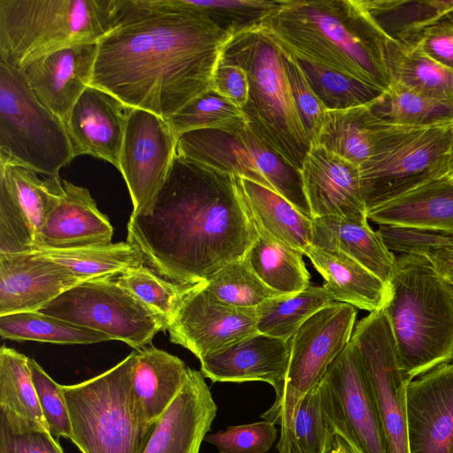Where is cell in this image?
I'll return each instance as SVG.
<instances>
[{
	"label": "cell",
	"instance_id": "cell-25",
	"mask_svg": "<svg viewBox=\"0 0 453 453\" xmlns=\"http://www.w3.org/2000/svg\"><path fill=\"white\" fill-rule=\"evenodd\" d=\"M415 128L385 121L375 114L370 104L326 111L319 134L312 143L360 166Z\"/></svg>",
	"mask_w": 453,
	"mask_h": 453
},
{
	"label": "cell",
	"instance_id": "cell-23",
	"mask_svg": "<svg viewBox=\"0 0 453 453\" xmlns=\"http://www.w3.org/2000/svg\"><path fill=\"white\" fill-rule=\"evenodd\" d=\"M216 414L204 376L188 367L182 388L158 419L143 453H199Z\"/></svg>",
	"mask_w": 453,
	"mask_h": 453
},
{
	"label": "cell",
	"instance_id": "cell-31",
	"mask_svg": "<svg viewBox=\"0 0 453 453\" xmlns=\"http://www.w3.org/2000/svg\"><path fill=\"white\" fill-rule=\"evenodd\" d=\"M235 176L257 227L304 255L311 245L312 219L273 189Z\"/></svg>",
	"mask_w": 453,
	"mask_h": 453
},
{
	"label": "cell",
	"instance_id": "cell-36",
	"mask_svg": "<svg viewBox=\"0 0 453 453\" xmlns=\"http://www.w3.org/2000/svg\"><path fill=\"white\" fill-rule=\"evenodd\" d=\"M334 302L323 286L310 284L299 293L275 297L257 307V329L261 334L290 340L307 319Z\"/></svg>",
	"mask_w": 453,
	"mask_h": 453
},
{
	"label": "cell",
	"instance_id": "cell-5",
	"mask_svg": "<svg viewBox=\"0 0 453 453\" xmlns=\"http://www.w3.org/2000/svg\"><path fill=\"white\" fill-rule=\"evenodd\" d=\"M219 61L247 74L249 99L242 108L247 124L300 170L312 142L295 104L281 47L258 26L233 35Z\"/></svg>",
	"mask_w": 453,
	"mask_h": 453
},
{
	"label": "cell",
	"instance_id": "cell-40",
	"mask_svg": "<svg viewBox=\"0 0 453 453\" xmlns=\"http://www.w3.org/2000/svg\"><path fill=\"white\" fill-rule=\"evenodd\" d=\"M28 359L12 348L1 347L0 405L48 430L33 384Z\"/></svg>",
	"mask_w": 453,
	"mask_h": 453
},
{
	"label": "cell",
	"instance_id": "cell-12",
	"mask_svg": "<svg viewBox=\"0 0 453 453\" xmlns=\"http://www.w3.org/2000/svg\"><path fill=\"white\" fill-rule=\"evenodd\" d=\"M39 311L103 333L136 350L167 330L158 314L114 279L81 282Z\"/></svg>",
	"mask_w": 453,
	"mask_h": 453
},
{
	"label": "cell",
	"instance_id": "cell-35",
	"mask_svg": "<svg viewBox=\"0 0 453 453\" xmlns=\"http://www.w3.org/2000/svg\"><path fill=\"white\" fill-rule=\"evenodd\" d=\"M34 251L58 263L81 282L116 279L126 271L144 265L139 251L127 242Z\"/></svg>",
	"mask_w": 453,
	"mask_h": 453
},
{
	"label": "cell",
	"instance_id": "cell-52",
	"mask_svg": "<svg viewBox=\"0 0 453 453\" xmlns=\"http://www.w3.org/2000/svg\"><path fill=\"white\" fill-rule=\"evenodd\" d=\"M418 254L426 256L434 269L453 284V248H429Z\"/></svg>",
	"mask_w": 453,
	"mask_h": 453
},
{
	"label": "cell",
	"instance_id": "cell-42",
	"mask_svg": "<svg viewBox=\"0 0 453 453\" xmlns=\"http://www.w3.org/2000/svg\"><path fill=\"white\" fill-rule=\"evenodd\" d=\"M203 284L219 301L238 308H257L267 300L284 296L260 280L245 256L223 266Z\"/></svg>",
	"mask_w": 453,
	"mask_h": 453
},
{
	"label": "cell",
	"instance_id": "cell-1",
	"mask_svg": "<svg viewBox=\"0 0 453 453\" xmlns=\"http://www.w3.org/2000/svg\"><path fill=\"white\" fill-rule=\"evenodd\" d=\"M231 37L188 0H119L90 85L167 119L211 88Z\"/></svg>",
	"mask_w": 453,
	"mask_h": 453
},
{
	"label": "cell",
	"instance_id": "cell-32",
	"mask_svg": "<svg viewBox=\"0 0 453 453\" xmlns=\"http://www.w3.org/2000/svg\"><path fill=\"white\" fill-rule=\"evenodd\" d=\"M388 39L411 43L428 27L453 17V0H357Z\"/></svg>",
	"mask_w": 453,
	"mask_h": 453
},
{
	"label": "cell",
	"instance_id": "cell-28",
	"mask_svg": "<svg viewBox=\"0 0 453 453\" xmlns=\"http://www.w3.org/2000/svg\"><path fill=\"white\" fill-rule=\"evenodd\" d=\"M311 245L341 251L388 284L396 256L368 221L340 217L312 219Z\"/></svg>",
	"mask_w": 453,
	"mask_h": 453
},
{
	"label": "cell",
	"instance_id": "cell-48",
	"mask_svg": "<svg viewBox=\"0 0 453 453\" xmlns=\"http://www.w3.org/2000/svg\"><path fill=\"white\" fill-rule=\"evenodd\" d=\"M275 424L264 420L226 427L205 436L219 453H266L277 439Z\"/></svg>",
	"mask_w": 453,
	"mask_h": 453
},
{
	"label": "cell",
	"instance_id": "cell-53",
	"mask_svg": "<svg viewBox=\"0 0 453 453\" xmlns=\"http://www.w3.org/2000/svg\"><path fill=\"white\" fill-rule=\"evenodd\" d=\"M331 453H362L357 447L344 435L336 433L334 449Z\"/></svg>",
	"mask_w": 453,
	"mask_h": 453
},
{
	"label": "cell",
	"instance_id": "cell-7",
	"mask_svg": "<svg viewBox=\"0 0 453 453\" xmlns=\"http://www.w3.org/2000/svg\"><path fill=\"white\" fill-rule=\"evenodd\" d=\"M136 351L85 381L62 385L72 441L81 453H143L157 426L142 418L132 373Z\"/></svg>",
	"mask_w": 453,
	"mask_h": 453
},
{
	"label": "cell",
	"instance_id": "cell-3",
	"mask_svg": "<svg viewBox=\"0 0 453 453\" xmlns=\"http://www.w3.org/2000/svg\"><path fill=\"white\" fill-rule=\"evenodd\" d=\"M287 52L386 90L383 35L357 0H283L260 25Z\"/></svg>",
	"mask_w": 453,
	"mask_h": 453
},
{
	"label": "cell",
	"instance_id": "cell-44",
	"mask_svg": "<svg viewBox=\"0 0 453 453\" xmlns=\"http://www.w3.org/2000/svg\"><path fill=\"white\" fill-rule=\"evenodd\" d=\"M114 280L158 314L167 327L190 287L170 281L146 265L131 268Z\"/></svg>",
	"mask_w": 453,
	"mask_h": 453
},
{
	"label": "cell",
	"instance_id": "cell-24",
	"mask_svg": "<svg viewBox=\"0 0 453 453\" xmlns=\"http://www.w3.org/2000/svg\"><path fill=\"white\" fill-rule=\"evenodd\" d=\"M290 340L259 332L200 360V372L212 382L262 381L277 393L287 375Z\"/></svg>",
	"mask_w": 453,
	"mask_h": 453
},
{
	"label": "cell",
	"instance_id": "cell-54",
	"mask_svg": "<svg viewBox=\"0 0 453 453\" xmlns=\"http://www.w3.org/2000/svg\"><path fill=\"white\" fill-rule=\"evenodd\" d=\"M448 176L453 179V127H452V137L449 150V171Z\"/></svg>",
	"mask_w": 453,
	"mask_h": 453
},
{
	"label": "cell",
	"instance_id": "cell-8",
	"mask_svg": "<svg viewBox=\"0 0 453 453\" xmlns=\"http://www.w3.org/2000/svg\"><path fill=\"white\" fill-rule=\"evenodd\" d=\"M0 157L53 178L74 158L65 123L38 100L20 70L3 61Z\"/></svg>",
	"mask_w": 453,
	"mask_h": 453
},
{
	"label": "cell",
	"instance_id": "cell-19",
	"mask_svg": "<svg viewBox=\"0 0 453 453\" xmlns=\"http://www.w3.org/2000/svg\"><path fill=\"white\" fill-rule=\"evenodd\" d=\"M300 173L311 219L368 221L359 166L312 143Z\"/></svg>",
	"mask_w": 453,
	"mask_h": 453
},
{
	"label": "cell",
	"instance_id": "cell-27",
	"mask_svg": "<svg viewBox=\"0 0 453 453\" xmlns=\"http://www.w3.org/2000/svg\"><path fill=\"white\" fill-rule=\"evenodd\" d=\"M304 255L324 279L334 301L370 312L385 307L389 286L346 254L311 245Z\"/></svg>",
	"mask_w": 453,
	"mask_h": 453
},
{
	"label": "cell",
	"instance_id": "cell-11",
	"mask_svg": "<svg viewBox=\"0 0 453 453\" xmlns=\"http://www.w3.org/2000/svg\"><path fill=\"white\" fill-rule=\"evenodd\" d=\"M452 127H417L359 166L367 212L448 175Z\"/></svg>",
	"mask_w": 453,
	"mask_h": 453
},
{
	"label": "cell",
	"instance_id": "cell-46",
	"mask_svg": "<svg viewBox=\"0 0 453 453\" xmlns=\"http://www.w3.org/2000/svg\"><path fill=\"white\" fill-rule=\"evenodd\" d=\"M0 453H64L44 427L0 405Z\"/></svg>",
	"mask_w": 453,
	"mask_h": 453
},
{
	"label": "cell",
	"instance_id": "cell-10",
	"mask_svg": "<svg viewBox=\"0 0 453 453\" xmlns=\"http://www.w3.org/2000/svg\"><path fill=\"white\" fill-rule=\"evenodd\" d=\"M356 318L354 306L334 302L307 319L290 339L285 380L272 406L261 414L265 420L280 426V434L288 431L302 399L349 343Z\"/></svg>",
	"mask_w": 453,
	"mask_h": 453
},
{
	"label": "cell",
	"instance_id": "cell-45",
	"mask_svg": "<svg viewBox=\"0 0 453 453\" xmlns=\"http://www.w3.org/2000/svg\"><path fill=\"white\" fill-rule=\"evenodd\" d=\"M205 11L223 31L234 35L258 27L280 7L283 0H188Z\"/></svg>",
	"mask_w": 453,
	"mask_h": 453
},
{
	"label": "cell",
	"instance_id": "cell-26",
	"mask_svg": "<svg viewBox=\"0 0 453 453\" xmlns=\"http://www.w3.org/2000/svg\"><path fill=\"white\" fill-rule=\"evenodd\" d=\"M63 193L37 234L34 250L111 243L113 227L86 188L62 180ZM33 250V251H34Z\"/></svg>",
	"mask_w": 453,
	"mask_h": 453
},
{
	"label": "cell",
	"instance_id": "cell-4",
	"mask_svg": "<svg viewBox=\"0 0 453 453\" xmlns=\"http://www.w3.org/2000/svg\"><path fill=\"white\" fill-rule=\"evenodd\" d=\"M384 307L406 376L453 362V284L428 258L403 253L388 280Z\"/></svg>",
	"mask_w": 453,
	"mask_h": 453
},
{
	"label": "cell",
	"instance_id": "cell-20",
	"mask_svg": "<svg viewBox=\"0 0 453 453\" xmlns=\"http://www.w3.org/2000/svg\"><path fill=\"white\" fill-rule=\"evenodd\" d=\"M131 109L112 94L89 85L65 121L74 157L89 155L119 169Z\"/></svg>",
	"mask_w": 453,
	"mask_h": 453
},
{
	"label": "cell",
	"instance_id": "cell-38",
	"mask_svg": "<svg viewBox=\"0 0 453 453\" xmlns=\"http://www.w3.org/2000/svg\"><path fill=\"white\" fill-rule=\"evenodd\" d=\"M371 106L376 115L394 125L426 127L453 120V102L425 96L393 81Z\"/></svg>",
	"mask_w": 453,
	"mask_h": 453
},
{
	"label": "cell",
	"instance_id": "cell-43",
	"mask_svg": "<svg viewBox=\"0 0 453 453\" xmlns=\"http://www.w3.org/2000/svg\"><path fill=\"white\" fill-rule=\"evenodd\" d=\"M299 63L311 87L326 111L370 104L385 91L315 64L301 60Z\"/></svg>",
	"mask_w": 453,
	"mask_h": 453
},
{
	"label": "cell",
	"instance_id": "cell-51",
	"mask_svg": "<svg viewBox=\"0 0 453 453\" xmlns=\"http://www.w3.org/2000/svg\"><path fill=\"white\" fill-rule=\"evenodd\" d=\"M241 110L249 99V81L244 70L235 65L219 61L213 73L211 88Z\"/></svg>",
	"mask_w": 453,
	"mask_h": 453
},
{
	"label": "cell",
	"instance_id": "cell-29",
	"mask_svg": "<svg viewBox=\"0 0 453 453\" xmlns=\"http://www.w3.org/2000/svg\"><path fill=\"white\" fill-rule=\"evenodd\" d=\"M188 367L178 357L153 346L136 350L132 387L136 405L150 424L158 421L182 388Z\"/></svg>",
	"mask_w": 453,
	"mask_h": 453
},
{
	"label": "cell",
	"instance_id": "cell-49",
	"mask_svg": "<svg viewBox=\"0 0 453 453\" xmlns=\"http://www.w3.org/2000/svg\"><path fill=\"white\" fill-rule=\"evenodd\" d=\"M283 53L295 104L312 142L319 134L326 110L311 87L299 60L284 50Z\"/></svg>",
	"mask_w": 453,
	"mask_h": 453
},
{
	"label": "cell",
	"instance_id": "cell-6",
	"mask_svg": "<svg viewBox=\"0 0 453 453\" xmlns=\"http://www.w3.org/2000/svg\"><path fill=\"white\" fill-rule=\"evenodd\" d=\"M118 8L119 0H0V61L22 70L58 50L98 42Z\"/></svg>",
	"mask_w": 453,
	"mask_h": 453
},
{
	"label": "cell",
	"instance_id": "cell-18",
	"mask_svg": "<svg viewBox=\"0 0 453 453\" xmlns=\"http://www.w3.org/2000/svg\"><path fill=\"white\" fill-rule=\"evenodd\" d=\"M409 453H453V362L407 387Z\"/></svg>",
	"mask_w": 453,
	"mask_h": 453
},
{
	"label": "cell",
	"instance_id": "cell-37",
	"mask_svg": "<svg viewBox=\"0 0 453 453\" xmlns=\"http://www.w3.org/2000/svg\"><path fill=\"white\" fill-rule=\"evenodd\" d=\"M0 335L12 341L55 344H92L111 341L103 333L39 311L1 315Z\"/></svg>",
	"mask_w": 453,
	"mask_h": 453
},
{
	"label": "cell",
	"instance_id": "cell-16",
	"mask_svg": "<svg viewBox=\"0 0 453 453\" xmlns=\"http://www.w3.org/2000/svg\"><path fill=\"white\" fill-rule=\"evenodd\" d=\"M256 308H238L216 298L203 282L183 296L167 330L170 341L199 360L256 333Z\"/></svg>",
	"mask_w": 453,
	"mask_h": 453
},
{
	"label": "cell",
	"instance_id": "cell-39",
	"mask_svg": "<svg viewBox=\"0 0 453 453\" xmlns=\"http://www.w3.org/2000/svg\"><path fill=\"white\" fill-rule=\"evenodd\" d=\"M335 431L319 384L300 402L291 427L280 434L279 453H331Z\"/></svg>",
	"mask_w": 453,
	"mask_h": 453
},
{
	"label": "cell",
	"instance_id": "cell-9",
	"mask_svg": "<svg viewBox=\"0 0 453 453\" xmlns=\"http://www.w3.org/2000/svg\"><path fill=\"white\" fill-rule=\"evenodd\" d=\"M176 152L265 186L311 219L300 170L278 154L247 122L233 130L185 133L177 139Z\"/></svg>",
	"mask_w": 453,
	"mask_h": 453
},
{
	"label": "cell",
	"instance_id": "cell-33",
	"mask_svg": "<svg viewBox=\"0 0 453 453\" xmlns=\"http://www.w3.org/2000/svg\"><path fill=\"white\" fill-rule=\"evenodd\" d=\"M383 60L390 82L443 101L453 102V71L432 60L415 45L383 35Z\"/></svg>",
	"mask_w": 453,
	"mask_h": 453
},
{
	"label": "cell",
	"instance_id": "cell-47",
	"mask_svg": "<svg viewBox=\"0 0 453 453\" xmlns=\"http://www.w3.org/2000/svg\"><path fill=\"white\" fill-rule=\"evenodd\" d=\"M33 384L50 434L72 441L73 432L62 385L57 383L33 358L28 359Z\"/></svg>",
	"mask_w": 453,
	"mask_h": 453
},
{
	"label": "cell",
	"instance_id": "cell-30",
	"mask_svg": "<svg viewBox=\"0 0 453 453\" xmlns=\"http://www.w3.org/2000/svg\"><path fill=\"white\" fill-rule=\"evenodd\" d=\"M378 225L453 232V179L445 175L367 212Z\"/></svg>",
	"mask_w": 453,
	"mask_h": 453
},
{
	"label": "cell",
	"instance_id": "cell-14",
	"mask_svg": "<svg viewBox=\"0 0 453 453\" xmlns=\"http://www.w3.org/2000/svg\"><path fill=\"white\" fill-rule=\"evenodd\" d=\"M319 386L335 434L349 439L362 453H388L372 388L351 341Z\"/></svg>",
	"mask_w": 453,
	"mask_h": 453
},
{
	"label": "cell",
	"instance_id": "cell-21",
	"mask_svg": "<svg viewBox=\"0 0 453 453\" xmlns=\"http://www.w3.org/2000/svg\"><path fill=\"white\" fill-rule=\"evenodd\" d=\"M80 283L66 268L36 251L0 254V316L40 311Z\"/></svg>",
	"mask_w": 453,
	"mask_h": 453
},
{
	"label": "cell",
	"instance_id": "cell-13",
	"mask_svg": "<svg viewBox=\"0 0 453 453\" xmlns=\"http://www.w3.org/2000/svg\"><path fill=\"white\" fill-rule=\"evenodd\" d=\"M351 342L357 349L378 406L388 453H409L406 376L384 308L356 326Z\"/></svg>",
	"mask_w": 453,
	"mask_h": 453
},
{
	"label": "cell",
	"instance_id": "cell-15",
	"mask_svg": "<svg viewBox=\"0 0 453 453\" xmlns=\"http://www.w3.org/2000/svg\"><path fill=\"white\" fill-rule=\"evenodd\" d=\"M62 193L59 177L41 180L33 170L0 157V254L33 251Z\"/></svg>",
	"mask_w": 453,
	"mask_h": 453
},
{
	"label": "cell",
	"instance_id": "cell-22",
	"mask_svg": "<svg viewBox=\"0 0 453 453\" xmlns=\"http://www.w3.org/2000/svg\"><path fill=\"white\" fill-rule=\"evenodd\" d=\"M98 42L81 43L48 53L22 70L38 100L65 123L90 85Z\"/></svg>",
	"mask_w": 453,
	"mask_h": 453
},
{
	"label": "cell",
	"instance_id": "cell-41",
	"mask_svg": "<svg viewBox=\"0 0 453 453\" xmlns=\"http://www.w3.org/2000/svg\"><path fill=\"white\" fill-rule=\"evenodd\" d=\"M165 119L177 139L191 131L233 130L246 124L242 110L212 88L194 98Z\"/></svg>",
	"mask_w": 453,
	"mask_h": 453
},
{
	"label": "cell",
	"instance_id": "cell-17",
	"mask_svg": "<svg viewBox=\"0 0 453 453\" xmlns=\"http://www.w3.org/2000/svg\"><path fill=\"white\" fill-rule=\"evenodd\" d=\"M176 146L177 138L164 118L131 109L119 167L132 199L131 215L142 214L150 207L169 173Z\"/></svg>",
	"mask_w": 453,
	"mask_h": 453
},
{
	"label": "cell",
	"instance_id": "cell-50",
	"mask_svg": "<svg viewBox=\"0 0 453 453\" xmlns=\"http://www.w3.org/2000/svg\"><path fill=\"white\" fill-rule=\"evenodd\" d=\"M410 44L415 45L432 60L453 71V17L428 27Z\"/></svg>",
	"mask_w": 453,
	"mask_h": 453
},
{
	"label": "cell",
	"instance_id": "cell-2",
	"mask_svg": "<svg viewBox=\"0 0 453 453\" xmlns=\"http://www.w3.org/2000/svg\"><path fill=\"white\" fill-rule=\"evenodd\" d=\"M257 237L236 176L176 152L148 210L130 216L127 242L160 276L191 286L244 257Z\"/></svg>",
	"mask_w": 453,
	"mask_h": 453
},
{
	"label": "cell",
	"instance_id": "cell-34",
	"mask_svg": "<svg viewBox=\"0 0 453 453\" xmlns=\"http://www.w3.org/2000/svg\"><path fill=\"white\" fill-rule=\"evenodd\" d=\"M257 228L258 237L245 255L256 274L284 296L305 289L311 283L303 254Z\"/></svg>",
	"mask_w": 453,
	"mask_h": 453
}]
</instances>
